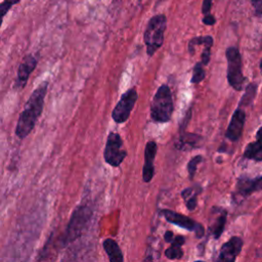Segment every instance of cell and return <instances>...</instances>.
I'll use <instances>...</instances> for the list:
<instances>
[{
    "label": "cell",
    "instance_id": "obj_16",
    "mask_svg": "<svg viewBox=\"0 0 262 262\" xmlns=\"http://www.w3.org/2000/svg\"><path fill=\"white\" fill-rule=\"evenodd\" d=\"M102 247L108 257L110 262H124V257L121 248L115 239L105 238L102 243Z\"/></svg>",
    "mask_w": 262,
    "mask_h": 262
},
{
    "label": "cell",
    "instance_id": "obj_21",
    "mask_svg": "<svg viewBox=\"0 0 262 262\" xmlns=\"http://www.w3.org/2000/svg\"><path fill=\"white\" fill-rule=\"evenodd\" d=\"M20 0H3L0 3V29L3 23L4 16L7 14V12L12 8L13 5L19 3Z\"/></svg>",
    "mask_w": 262,
    "mask_h": 262
},
{
    "label": "cell",
    "instance_id": "obj_1",
    "mask_svg": "<svg viewBox=\"0 0 262 262\" xmlns=\"http://www.w3.org/2000/svg\"><path fill=\"white\" fill-rule=\"evenodd\" d=\"M47 89L48 81H43L32 92L27 100L15 127V135L19 139L26 138L32 132L39 117L42 115Z\"/></svg>",
    "mask_w": 262,
    "mask_h": 262
},
{
    "label": "cell",
    "instance_id": "obj_22",
    "mask_svg": "<svg viewBox=\"0 0 262 262\" xmlns=\"http://www.w3.org/2000/svg\"><path fill=\"white\" fill-rule=\"evenodd\" d=\"M256 91H257V86L255 84H250L247 87V90H246L243 98L241 99V104L242 105L250 104L256 95Z\"/></svg>",
    "mask_w": 262,
    "mask_h": 262
},
{
    "label": "cell",
    "instance_id": "obj_28",
    "mask_svg": "<svg viewBox=\"0 0 262 262\" xmlns=\"http://www.w3.org/2000/svg\"><path fill=\"white\" fill-rule=\"evenodd\" d=\"M203 23L207 26H213L215 23H216V18L212 15V14H206L204 17H203Z\"/></svg>",
    "mask_w": 262,
    "mask_h": 262
},
{
    "label": "cell",
    "instance_id": "obj_27",
    "mask_svg": "<svg viewBox=\"0 0 262 262\" xmlns=\"http://www.w3.org/2000/svg\"><path fill=\"white\" fill-rule=\"evenodd\" d=\"M212 6V0H204L202 5V12L204 14H209Z\"/></svg>",
    "mask_w": 262,
    "mask_h": 262
},
{
    "label": "cell",
    "instance_id": "obj_8",
    "mask_svg": "<svg viewBox=\"0 0 262 262\" xmlns=\"http://www.w3.org/2000/svg\"><path fill=\"white\" fill-rule=\"evenodd\" d=\"M161 215L170 223H173L179 227L193 231L196 237H202L205 233L204 226L201 223H198L193 219L182 215L180 213L171 211V210H162Z\"/></svg>",
    "mask_w": 262,
    "mask_h": 262
},
{
    "label": "cell",
    "instance_id": "obj_5",
    "mask_svg": "<svg viewBox=\"0 0 262 262\" xmlns=\"http://www.w3.org/2000/svg\"><path fill=\"white\" fill-rule=\"evenodd\" d=\"M227 59V81L236 91H241L244 86L245 77L242 71V56L237 48L228 47L225 52Z\"/></svg>",
    "mask_w": 262,
    "mask_h": 262
},
{
    "label": "cell",
    "instance_id": "obj_3",
    "mask_svg": "<svg viewBox=\"0 0 262 262\" xmlns=\"http://www.w3.org/2000/svg\"><path fill=\"white\" fill-rule=\"evenodd\" d=\"M166 27L167 19L164 14H157L149 19L143 34L147 55H154V53L163 45Z\"/></svg>",
    "mask_w": 262,
    "mask_h": 262
},
{
    "label": "cell",
    "instance_id": "obj_31",
    "mask_svg": "<svg viewBox=\"0 0 262 262\" xmlns=\"http://www.w3.org/2000/svg\"><path fill=\"white\" fill-rule=\"evenodd\" d=\"M194 262H204V261H194Z\"/></svg>",
    "mask_w": 262,
    "mask_h": 262
},
{
    "label": "cell",
    "instance_id": "obj_19",
    "mask_svg": "<svg viewBox=\"0 0 262 262\" xmlns=\"http://www.w3.org/2000/svg\"><path fill=\"white\" fill-rule=\"evenodd\" d=\"M199 189L196 188H193V187H188V188H185L181 191V195L185 202V205H186V208L189 210V211H192L195 209L196 207V203H198V193H199Z\"/></svg>",
    "mask_w": 262,
    "mask_h": 262
},
{
    "label": "cell",
    "instance_id": "obj_15",
    "mask_svg": "<svg viewBox=\"0 0 262 262\" xmlns=\"http://www.w3.org/2000/svg\"><path fill=\"white\" fill-rule=\"evenodd\" d=\"M244 157L250 160L262 161V127L256 133V140L246 146Z\"/></svg>",
    "mask_w": 262,
    "mask_h": 262
},
{
    "label": "cell",
    "instance_id": "obj_12",
    "mask_svg": "<svg viewBox=\"0 0 262 262\" xmlns=\"http://www.w3.org/2000/svg\"><path fill=\"white\" fill-rule=\"evenodd\" d=\"M158 150L157 143L155 141H148L144 149V164L142 168V179L144 182H149L155 174L154 161Z\"/></svg>",
    "mask_w": 262,
    "mask_h": 262
},
{
    "label": "cell",
    "instance_id": "obj_26",
    "mask_svg": "<svg viewBox=\"0 0 262 262\" xmlns=\"http://www.w3.org/2000/svg\"><path fill=\"white\" fill-rule=\"evenodd\" d=\"M210 56H211V47H205L204 50H203V53H202V56H201V63L203 66H206L209 63L210 61Z\"/></svg>",
    "mask_w": 262,
    "mask_h": 262
},
{
    "label": "cell",
    "instance_id": "obj_9",
    "mask_svg": "<svg viewBox=\"0 0 262 262\" xmlns=\"http://www.w3.org/2000/svg\"><path fill=\"white\" fill-rule=\"evenodd\" d=\"M38 63L37 58L33 54H27L23 57L21 62L18 66L16 80L14 83L15 90H21L26 87L31 74L34 72Z\"/></svg>",
    "mask_w": 262,
    "mask_h": 262
},
{
    "label": "cell",
    "instance_id": "obj_29",
    "mask_svg": "<svg viewBox=\"0 0 262 262\" xmlns=\"http://www.w3.org/2000/svg\"><path fill=\"white\" fill-rule=\"evenodd\" d=\"M174 233L172 232V231H170V230H168V231H166L165 232V234H164V238H165V241L167 242V243H171L172 241H173V238H174Z\"/></svg>",
    "mask_w": 262,
    "mask_h": 262
},
{
    "label": "cell",
    "instance_id": "obj_30",
    "mask_svg": "<svg viewBox=\"0 0 262 262\" xmlns=\"http://www.w3.org/2000/svg\"><path fill=\"white\" fill-rule=\"evenodd\" d=\"M260 70H261V73H262V60H261V62H260Z\"/></svg>",
    "mask_w": 262,
    "mask_h": 262
},
{
    "label": "cell",
    "instance_id": "obj_23",
    "mask_svg": "<svg viewBox=\"0 0 262 262\" xmlns=\"http://www.w3.org/2000/svg\"><path fill=\"white\" fill-rule=\"evenodd\" d=\"M206 73L205 70L203 69V64L201 62H198L194 64L193 70H192V77H191V83L198 84L201 81L205 79Z\"/></svg>",
    "mask_w": 262,
    "mask_h": 262
},
{
    "label": "cell",
    "instance_id": "obj_6",
    "mask_svg": "<svg viewBox=\"0 0 262 262\" xmlns=\"http://www.w3.org/2000/svg\"><path fill=\"white\" fill-rule=\"evenodd\" d=\"M127 156V151L123 148V141L119 133L111 132L107 136L103 158L112 167H119Z\"/></svg>",
    "mask_w": 262,
    "mask_h": 262
},
{
    "label": "cell",
    "instance_id": "obj_7",
    "mask_svg": "<svg viewBox=\"0 0 262 262\" xmlns=\"http://www.w3.org/2000/svg\"><path fill=\"white\" fill-rule=\"evenodd\" d=\"M136 100H137V92L135 89L131 88V89H128L126 92H124L112 112L113 120L118 124L126 122L130 117L131 111L133 110Z\"/></svg>",
    "mask_w": 262,
    "mask_h": 262
},
{
    "label": "cell",
    "instance_id": "obj_18",
    "mask_svg": "<svg viewBox=\"0 0 262 262\" xmlns=\"http://www.w3.org/2000/svg\"><path fill=\"white\" fill-rule=\"evenodd\" d=\"M202 137L198 134H191V133H183L180 138L176 141L175 146L178 149H185L187 147H195L199 142L201 141Z\"/></svg>",
    "mask_w": 262,
    "mask_h": 262
},
{
    "label": "cell",
    "instance_id": "obj_14",
    "mask_svg": "<svg viewBox=\"0 0 262 262\" xmlns=\"http://www.w3.org/2000/svg\"><path fill=\"white\" fill-rule=\"evenodd\" d=\"M261 189H262V176L254 179L239 178L236 184V193L241 196H247Z\"/></svg>",
    "mask_w": 262,
    "mask_h": 262
},
{
    "label": "cell",
    "instance_id": "obj_13",
    "mask_svg": "<svg viewBox=\"0 0 262 262\" xmlns=\"http://www.w3.org/2000/svg\"><path fill=\"white\" fill-rule=\"evenodd\" d=\"M226 211L222 208L215 207L212 209L211 217H210V226L209 229L212 235L215 238L220 237L224 230L225 222H226Z\"/></svg>",
    "mask_w": 262,
    "mask_h": 262
},
{
    "label": "cell",
    "instance_id": "obj_2",
    "mask_svg": "<svg viewBox=\"0 0 262 262\" xmlns=\"http://www.w3.org/2000/svg\"><path fill=\"white\" fill-rule=\"evenodd\" d=\"M174 105L169 86L162 85L157 90L150 105V117L155 122L165 123L171 119Z\"/></svg>",
    "mask_w": 262,
    "mask_h": 262
},
{
    "label": "cell",
    "instance_id": "obj_20",
    "mask_svg": "<svg viewBox=\"0 0 262 262\" xmlns=\"http://www.w3.org/2000/svg\"><path fill=\"white\" fill-rule=\"evenodd\" d=\"M205 45V47H212L213 45V38L211 36H200V37H194L188 42V51L190 54H193L195 49L194 47L196 45Z\"/></svg>",
    "mask_w": 262,
    "mask_h": 262
},
{
    "label": "cell",
    "instance_id": "obj_24",
    "mask_svg": "<svg viewBox=\"0 0 262 262\" xmlns=\"http://www.w3.org/2000/svg\"><path fill=\"white\" fill-rule=\"evenodd\" d=\"M202 162V156H195L193 157L187 164V171L189 174V178L192 179L194 177L195 171H196V167L198 165Z\"/></svg>",
    "mask_w": 262,
    "mask_h": 262
},
{
    "label": "cell",
    "instance_id": "obj_11",
    "mask_svg": "<svg viewBox=\"0 0 262 262\" xmlns=\"http://www.w3.org/2000/svg\"><path fill=\"white\" fill-rule=\"evenodd\" d=\"M246 120V114L243 110L237 108L230 120V123L227 127V130L225 132V136L230 141H237L243 133L244 125Z\"/></svg>",
    "mask_w": 262,
    "mask_h": 262
},
{
    "label": "cell",
    "instance_id": "obj_4",
    "mask_svg": "<svg viewBox=\"0 0 262 262\" xmlns=\"http://www.w3.org/2000/svg\"><path fill=\"white\" fill-rule=\"evenodd\" d=\"M91 216L92 210L89 205H80L77 207L68 223L66 234L63 236L64 243H71L78 238L86 228Z\"/></svg>",
    "mask_w": 262,
    "mask_h": 262
},
{
    "label": "cell",
    "instance_id": "obj_10",
    "mask_svg": "<svg viewBox=\"0 0 262 262\" xmlns=\"http://www.w3.org/2000/svg\"><path fill=\"white\" fill-rule=\"evenodd\" d=\"M243 248V239L239 236H232L224 243L219 251L216 262H235L236 257Z\"/></svg>",
    "mask_w": 262,
    "mask_h": 262
},
{
    "label": "cell",
    "instance_id": "obj_17",
    "mask_svg": "<svg viewBox=\"0 0 262 262\" xmlns=\"http://www.w3.org/2000/svg\"><path fill=\"white\" fill-rule=\"evenodd\" d=\"M170 244L171 246L165 251V256L170 260L180 259L183 255L182 245L184 244V237L182 235H175Z\"/></svg>",
    "mask_w": 262,
    "mask_h": 262
},
{
    "label": "cell",
    "instance_id": "obj_25",
    "mask_svg": "<svg viewBox=\"0 0 262 262\" xmlns=\"http://www.w3.org/2000/svg\"><path fill=\"white\" fill-rule=\"evenodd\" d=\"M158 257H157V251L154 249V247L148 246L146 253H145V257L143 259V262H157Z\"/></svg>",
    "mask_w": 262,
    "mask_h": 262
}]
</instances>
